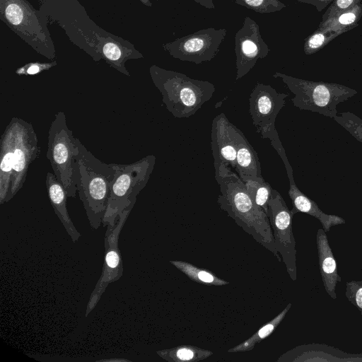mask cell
<instances>
[{
    "label": "cell",
    "instance_id": "obj_1",
    "mask_svg": "<svg viewBox=\"0 0 362 362\" xmlns=\"http://www.w3.org/2000/svg\"><path fill=\"white\" fill-rule=\"evenodd\" d=\"M221 194L217 203L235 223L281 262L274 244L269 218L249 194L244 182L231 170L216 179Z\"/></svg>",
    "mask_w": 362,
    "mask_h": 362
},
{
    "label": "cell",
    "instance_id": "obj_2",
    "mask_svg": "<svg viewBox=\"0 0 362 362\" xmlns=\"http://www.w3.org/2000/svg\"><path fill=\"white\" fill-rule=\"evenodd\" d=\"M76 142L77 192L90 227L97 230L103 223L116 163L101 161L77 138Z\"/></svg>",
    "mask_w": 362,
    "mask_h": 362
},
{
    "label": "cell",
    "instance_id": "obj_3",
    "mask_svg": "<svg viewBox=\"0 0 362 362\" xmlns=\"http://www.w3.org/2000/svg\"><path fill=\"white\" fill-rule=\"evenodd\" d=\"M149 71L167 110L177 118L193 115L212 98L215 91L211 83L193 79L180 72L156 65L151 66Z\"/></svg>",
    "mask_w": 362,
    "mask_h": 362
},
{
    "label": "cell",
    "instance_id": "obj_4",
    "mask_svg": "<svg viewBox=\"0 0 362 362\" xmlns=\"http://www.w3.org/2000/svg\"><path fill=\"white\" fill-rule=\"evenodd\" d=\"M155 163L156 157L149 155L129 164H116V173L103 219V226L113 228L122 212L134 207L138 194L150 178Z\"/></svg>",
    "mask_w": 362,
    "mask_h": 362
},
{
    "label": "cell",
    "instance_id": "obj_5",
    "mask_svg": "<svg viewBox=\"0 0 362 362\" xmlns=\"http://www.w3.org/2000/svg\"><path fill=\"white\" fill-rule=\"evenodd\" d=\"M273 76L281 78L294 95L291 101L295 107L330 118L337 115V105L357 93L356 90L339 83L308 81L279 72Z\"/></svg>",
    "mask_w": 362,
    "mask_h": 362
},
{
    "label": "cell",
    "instance_id": "obj_6",
    "mask_svg": "<svg viewBox=\"0 0 362 362\" xmlns=\"http://www.w3.org/2000/svg\"><path fill=\"white\" fill-rule=\"evenodd\" d=\"M78 151L76 138L66 124L65 114L58 112L48 132L47 158L68 197H75L77 192L76 158Z\"/></svg>",
    "mask_w": 362,
    "mask_h": 362
},
{
    "label": "cell",
    "instance_id": "obj_7",
    "mask_svg": "<svg viewBox=\"0 0 362 362\" xmlns=\"http://www.w3.org/2000/svg\"><path fill=\"white\" fill-rule=\"evenodd\" d=\"M288 96L286 93L277 92L270 85L257 83L250 95L249 112L257 132L260 134L262 139L270 141L271 145L282 159L291 184L295 183L293 169L275 127L277 115L285 105Z\"/></svg>",
    "mask_w": 362,
    "mask_h": 362
},
{
    "label": "cell",
    "instance_id": "obj_8",
    "mask_svg": "<svg viewBox=\"0 0 362 362\" xmlns=\"http://www.w3.org/2000/svg\"><path fill=\"white\" fill-rule=\"evenodd\" d=\"M1 19L23 40L48 59L54 57L37 12L26 0H0Z\"/></svg>",
    "mask_w": 362,
    "mask_h": 362
},
{
    "label": "cell",
    "instance_id": "obj_9",
    "mask_svg": "<svg viewBox=\"0 0 362 362\" xmlns=\"http://www.w3.org/2000/svg\"><path fill=\"white\" fill-rule=\"evenodd\" d=\"M269 218L276 249L293 281L297 279L296 240L293 233V216L280 193L272 188L268 202Z\"/></svg>",
    "mask_w": 362,
    "mask_h": 362
},
{
    "label": "cell",
    "instance_id": "obj_10",
    "mask_svg": "<svg viewBox=\"0 0 362 362\" xmlns=\"http://www.w3.org/2000/svg\"><path fill=\"white\" fill-rule=\"evenodd\" d=\"M226 33L225 28H204L166 43L163 47L175 59L199 64L216 57Z\"/></svg>",
    "mask_w": 362,
    "mask_h": 362
},
{
    "label": "cell",
    "instance_id": "obj_11",
    "mask_svg": "<svg viewBox=\"0 0 362 362\" xmlns=\"http://www.w3.org/2000/svg\"><path fill=\"white\" fill-rule=\"evenodd\" d=\"M132 209L128 208L124 210L119 216L116 225L113 228L107 227L104 239L105 256L102 274L90 294L86 306V317H88L95 308L107 286L110 283L119 279L122 276V259L118 247V239L121 230Z\"/></svg>",
    "mask_w": 362,
    "mask_h": 362
},
{
    "label": "cell",
    "instance_id": "obj_12",
    "mask_svg": "<svg viewBox=\"0 0 362 362\" xmlns=\"http://www.w3.org/2000/svg\"><path fill=\"white\" fill-rule=\"evenodd\" d=\"M16 117V137L11 180V199L23 187L29 167L39 156L40 148L33 126Z\"/></svg>",
    "mask_w": 362,
    "mask_h": 362
},
{
    "label": "cell",
    "instance_id": "obj_13",
    "mask_svg": "<svg viewBox=\"0 0 362 362\" xmlns=\"http://www.w3.org/2000/svg\"><path fill=\"white\" fill-rule=\"evenodd\" d=\"M270 49L259 32L258 23L247 16L235 35L236 80L245 76L259 59L265 58Z\"/></svg>",
    "mask_w": 362,
    "mask_h": 362
},
{
    "label": "cell",
    "instance_id": "obj_14",
    "mask_svg": "<svg viewBox=\"0 0 362 362\" xmlns=\"http://www.w3.org/2000/svg\"><path fill=\"white\" fill-rule=\"evenodd\" d=\"M235 129V126L224 113L218 115L212 121L211 146L216 179L235 168L237 141Z\"/></svg>",
    "mask_w": 362,
    "mask_h": 362
},
{
    "label": "cell",
    "instance_id": "obj_15",
    "mask_svg": "<svg viewBox=\"0 0 362 362\" xmlns=\"http://www.w3.org/2000/svg\"><path fill=\"white\" fill-rule=\"evenodd\" d=\"M279 362H362V354H349L325 344L299 345L282 354Z\"/></svg>",
    "mask_w": 362,
    "mask_h": 362
},
{
    "label": "cell",
    "instance_id": "obj_16",
    "mask_svg": "<svg viewBox=\"0 0 362 362\" xmlns=\"http://www.w3.org/2000/svg\"><path fill=\"white\" fill-rule=\"evenodd\" d=\"M16 137V117L6 127L0 141V204L11 199V180Z\"/></svg>",
    "mask_w": 362,
    "mask_h": 362
},
{
    "label": "cell",
    "instance_id": "obj_17",
    "mask_svg": "<svg viewBox=\"0 0 362 362\" xmlns=\"http://www.w3.org/2000/svg\"><path fill=\"white\" fill-rule=\"evenodd\" d=\"M316 245L319 269L324 288L332 299H336V286L338 282L341 281V279L338 274L336 260L323 228L317 230Z\"/></svg>",
    "mask_w": 362,
    "mask_h": 362
},
{
    "label": "cell",
    "instance_id": "obj_18",
    "mask_svg": "<svg viewBox=\"0 0 362 362\" xmlns=\"http://www.w3.org/2000/svg\"><path fill=\"white\" fill-rule=\"evenodd\" d=\"M48 197L55 214L60 220L73 242H76L81 234L74 225L66 208L68 194L64 186L53 173L48 172L45 178Z\"/></svg>",
    "mask_w": 362,
    "mask_h": 362
},
{
    "label": "cell",
    "instance_id": "obj_19",
    "mask_svg": "<svg viewBox=\"0 0 362 362\" xmlns=\"http://www.w3.org/2000/svg\"><path fill=\"white\" fill-rule=\"evenodd\" d=\"M288 195L293 204L291 210L293 214L301 212L316 218L326 233L329 232L332 226L344 224L346 222L339 216L324 213L313 200L298 188L296 183L289 184Z\"/></svg>",
    "mask_w": 362,
    "mask_h": 362
},
{
    "label": "cell",
    "instance_id": "obj_20",
    "mask_svg": "<svg viewBox=\"0 0 362 362\" xmlns=\"http://www.w3.org/2000/svg\"><path fill=\"white\" fill-rule=\"evenodd\" d=\"M237 157L235 170L243 182L262 177L258 155L243 133L235 127Z\"/></svg>",
    "mask_w": 362,
    "mask_h": 362
},
{
    "label": "cell",
    "instance_id": "obj_21",
    "mask_svg": "<svg viewBox=\"0 0 362 362\" xmlns=\"http://www.w3.org/2000/svg\"><path fill=\"white\" fill-rule=\"evenodd\" d=\"M361 17L362 4L359 3L322 21L318 28L342 34L358 26Z\"/></svg>",
    "mask_w": 362,
    "mask_h": 362
},
{
    "label": "cell",
    "instance_id": "obj_22",
    "mask_svg": "<svg viewBox=\"0 0 362 362\" xmlns=\"http://www.w3.org/2000/svg\"><path fill=\"white\" fill-rule=\"evenodd\" d=\"M156 354L169 362H198L213 355L209 350L187 345L157 351Z\"/></svg>",
    "mask_w": 362,
    "mask_h": 362
},
{
    "label": "cell",
    "instance_id": "obj_23",
    "mask_svg": "<svg viewBox=\"0 0 362 362\" xmlns=\"http://www.w3.org/2000/svg\"><path fill=\"white\" fill-rule=\"evenodd\" d=\"M291 303H289L280 313L274 317V318L261 327L257 332L252 334L250 338L240 344L228 349V352L237 353L252 350L257 344L259 343L273 333L284 319L287 313L291 309Z\"/></svg>",
    "mask_w": 362,
    "mask_h": 362
},
{
    "label": "cell",
    "instance_id": "obj_24",
    "mask_svg": "<svg viewBox=\"0 0 362 362\" xmlns=\"http://www.w3.org/2000/svg\"><path fill=\"white\" fill-rule=\"evenodd\" d=\"M102 57L112 67L127 76L129 74L124 66L125 62L129 58H137L132 55L130 49L123 47L115 40H106L101 48Z\"/></svg>",
    "mask_w": 362,
    "mask_h": 362
},
{
    "label": "cell",
    "instance_id": "obj_25",
    "mask_svg": "<svg viewBox=\"0 0 362 362\" xmlns=\"http://www.w3.org/2000/svg\"><path fill=\"white\" fill-rule=\"evenodd\" d=\"M170 262L196 283L216 286L229 284L228 281L220 279L211 272L198 268L189 262L182 260H170Z\"/></svg>",
    "mask_w": 362,
    "mask_h": 362
},
{
    "label": "cell",
    "instance_id": "obj_26",
    "mask_svg": "<svg viewBox=\"0 0 362 362\" xmlns=\"http://www.w3.org/2000/svg\"><path fill=\"white\" fill-rule=\"evenodd\" d=\"M244 183L253 202L267 214L268 202L272 190L270 184L266 182L262 176L255 180H250Z\"/></svg>",
    "mask_w": 362,
    "mask_h": 362
},
{
    "label": "cell",
    "instance_id": "obj_27",
    "mask_svg": "<svg viewBox=\"0 0 362 362\" xmlns=\"http://www.w3.org/2000/svg\"><path fill=\"white\" fill-rule=\"evenodd\" d=\"M341 35L339 33L318 28L305 40L303 50L306 54H313L322 49L329 42Z\"/></svg>",
    "mask_w": 362,
    "mask_h": 362
},
{
    "label": "cell",
    "instance_id": "obj_28",
    "mask_svg": "<svg viewBox=\"0 0 362 362\" xmlns=\"http://www.w3.org/2000/svg\"><path fill=\"white\" fill-rule=\"evenodd\" d=\"M257 13H269L279 11L286 7L280 0H230Z\"/></svg>",
    "mask_w": 362,
    "mask_h": 362
},
{
    "label": "cell",
    "instance_id": "obj_29",
    "mask_svg": "<svg viewBox=\"0 0 362 362\" xmlns=\"http://www.w3.org/2000/svg\"><path fill=\"white\" fill-rule=\"evenodd\" d=\"M334 119L362 144V119L351 112H343Z\"/></svg>",
    "mask_w": 362,
    "mask_h": 362
},
{
    "label": "cell",
    "instance_id": "obj_30",
    "mask_svg": "<svg viewBox=\"0 0 362 362\" xmlns=\"http://www.w3.org/2000/svg\"><path fill=\"white\" fill-rule=\"evenodd\" d=\"M345 296L362 315V281H350L346 283Z\"/></svg>",
    "mask_w": 362,
    "mask_h": 362
},
{
    "label": "cell",
    "instance_id": "obj_31",
    "mask_svg": "<svg viewBox=\"0 0 362 362\" xmlns=\"http://www.w3.org/2000/svg\"><path fill=\"white\" fill-rule=\"evenodd\" d=\"M362 0H334L322 16V21L336 13L349 9L361 3Z\"/></svg>",
    "mask_w": 362,
    "mask_h": 362
},
{
    "label": "cell",
    "instance_id": "obj_32",
    "mask_svg": "<svg viewBox=\"0 0 362 362\" xmlns=\"http://www.w3.org/2000/svg\"><path fill=\"white\" fill-rule=\"evenodd\" d=\"M57 64L56 62L49 63L33 62L28 63L18 69L16 73L18 75L31 76L38 74L43 71L48 70Z\"/></svg>",
    "mask_w": 362,
    "mask_h": 362
},
{
    "label": "cell",
    "instance_id": "obj_33",
    "mask_svg": "<svg viewBox=\"0 0 362 362\" xmlns=\"http://www.w3.org/2000/svg\"><path fill=\"white\" fill-rule=\"evenodd\" d=\"M298 2L305 3L315 6L317 11H322L325 7L330 4L334 0H297Z\"/></svg>",
    "mask_w": 362,
    "mask_h": 362
},
{
    "label": "cell",
    "instance_id": "obj_34",
    "mask_svg": "<svg viewBox=\"0 0 362 362\" xmlns=\"http://www.w3.org/2000/svg\"><path fill=\"white\" fill-rule=\"evenodd\" d=\"M206 8L214 9L215 8L214 0H193Z\"/></svg>",
    "mask_w": 362,
    "mask_h": 362
},
{
    "label": "cell",
    "instance_id": "obj_35",
    "mask_svg": "<svg viewBox=\"0 0 362 362\" xmlns=\"http://www.w3.org/2000/svg\"><path fill=\"white\" fill-rule=\"evenodd\" d=\"M98 361H112V362H115V361H117V362H121V361H124V362H129L131 361L128 360V359H126V358H109V359H102V360H99Z\"/></svg>",
    "mask_w": 362,
    "mask_h": 362
},
{
    "label": "cell",
    "instance_id": "obj_36",
    "mask_svg": "<svg viewBox=\"0 0 362 362\" xmlns=\"http://www.w3.org/2000/svg\"><path fill=\"white\" fill-rule=\"evenodd\" d=\"M144 4L148 6H151L152 4L149 0H140Z\"/></svg>",
    "mask_w": 362,
    "mask_h": 362
}]
</instances>
